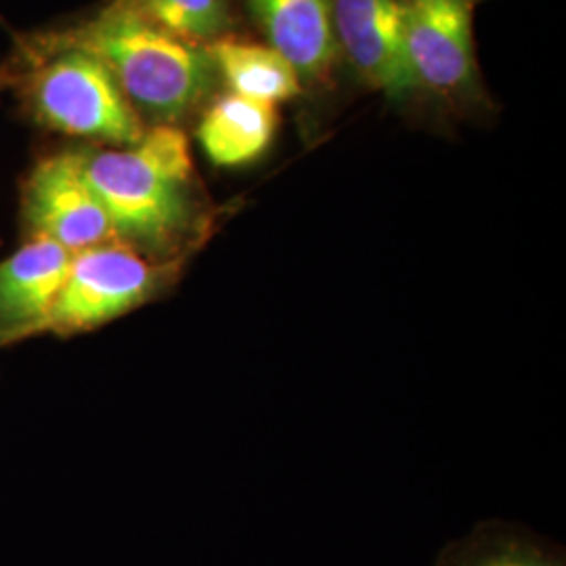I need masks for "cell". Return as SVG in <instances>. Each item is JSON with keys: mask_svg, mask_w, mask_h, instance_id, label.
Here are the masks:
<instances>
[{"mask_svg": "<svg viewBox=\"0 0 566 566\" xmlns=\"http://www.w3.org/2000/svg\"><path fill=\"white\" fill-rule=\"evenodd\" d=\"M20 221L25 240H49L72 254L116 240L81 147L49 151L32 164L21 181Z\"/></svg>", "mask_w": 566, "mask_h": 566, "instance_id": "obj_5", "label": "cell"}, {"mask_svg": "<svg viewBox=\"0 0 566 566\" xmlns=\"http://www.w3.org/2000/svg\"><path fill=\"white\" fill-rule=\"evenodd\" d=\"M102 61L142 120L172 124L193 112L210 93L214 61L208 46L181 41L109 0L93 18L41 30Z\"/></svg>", "mask_w": 566, "mask_h": 566, "instance_id": "obj_2", "label": "cell"}, {"mask_svg": "<svg viewBox=\"0 0 566 566\" xmlns=\"http://www.w3.org/2000/svg\"><path fill=\"white\" fill-rule=\"evenodd\" d=\"M11 84H13V70H11L9 61L4 60L0 63V99L4 93L11 91Z\"/></svg>", "mask_w": 566, "mask_h": 566, "instance_id": "obj_14", "label": "cell"}, {"mask_svg": "<svg viewBox=\"0 0 566 566\" xmlns=\"http://www.w3.org/2000/svg\"><path fill=\"white\" fill-rule=\"evenodd\" d=\"M434 566H566L563 549L526 528L485 523L449 544Z\"/></svg>", "mask_w": 566, "mask_h": 566, "instance_id": "obj_12", "label": "cell"}, {"mask_svg": "<svg viewBox=\"0 0 566 566\" xmlns=\"http://www.w3.org/2000/svg\"><path fill=\"white\" fill-rule=\"evenodd\" d=\"M334 32L365 81L390 97H403L420 82L405 46L399 0H334Z\"/></svg>", "mask_w": 566, "mask_h": 566, "instance_id": "obj_6", "label": "cell"}, {"mask_svg": "<svg viewBox=\"0 0 566 566\" xmlns=\"http://www.w3.org/2000/svg\"><path fill=\"white\" fill-rule=\"evenodd\" d=\"M177 271L179 261H151L118 240L82 250L72 256L42 334L76 336L116 322L156 298Z\"/></svg>", "mask_w": 566, "mask_h": 566, "instance_id": "obj_4", "label": "cell"}, {"mask_svg": "<svg viewBox=\"0 0 566 566\" xmlns=\"http://www.w3.org/2000/svg\"><path fill=\"white\" fill-rule=\"evenodd\" d=\"M81 154L116 240L151 261H179L202 221L193 160L181 128L147 126L133 145L81 147Z\"/></svg>", "mask_w": 566, "mask_h": 566, "instance_id": "obj_1", "label": "cell"}, {"mask_svg": "<svg viewBox=\"0 0 566 566\" xmlns=\"http://www.w3.org/2000/svg\"><path fill=\"white\" fill-rule=\"evenodd\" d=\"M277 112L273 103L229 93L212 103L198 124V142L217 166H240L259 158L273 139Z\"/></svg>", "mask_w": 566, "mask_h": 566, "instance_id": "obj_10", "label": "cell"}, {"mask_svg": "<svg viewBox=\"0 0 566 566\" xmlns=\"http://www.w3.org/2000/svg\"><path fill=\"white\" fill-rule=\"evenodd\" d=\"M72 256L57 243L32 238L0 261V346L41 336Z\"/></svg>", "mask_w": 566, "mask_h": 566, "instance_id": "obj_8", "label": "cell"}, {"mask_svg": "<svg viewBox=\"0 0 566 566\" xmlns=\"http://www.w3.org/2000/svg\"><path fill=\"white\" fill-rule=\"evenodd\" d=\"M156 28L200 44L217 42L229 28L227 0H114Z\"/></svg>", "mask_w": 566, "mask_h": 566, "instance_id": "obj_13", "label": "cell"}, {"mask_svg": "<svg viewBox=\"0 0 566 566\" xmlns=\"http://www.w3.org/2000/svg\"><path fill=\"white\" fill-rule=\"evenodd\" d=\"M13 39L7 57L13 70L11 93L25 120L44 133L97 147H122L142 139L145 122L102 61L46 39L41 30Z\"/></svg>", "mask_w": 566, "mask_h": 566, "instance_id": "obj_3", "label": "cell"}, {"mask_svg": "<svg viewBox=\"0 0 566 566\" xmlns=\"http://www.w3.org/2000/svg\"><path fill=\"white\" fill-rule=\"evenodd\" d=\"M271 49L298 76H319L332 65L336 34L329 0H248Z\"/></svg>", "mask_w": 566, "mask_h": 566, "instance_id": "obj_9", "label": "cell"}, {"mask_svg": "<svg viewBox=\"0 0 566 566\" xmlns=\"http://www.w3.org/2000/svg\"><path fill=\"white\" fill-rule=\"evenodd\" d=\"M405 46L418 82L455 91L472 76L474 0H399Z\"/></svg>", "mask_w": 566, "mask_h": 566, "instance_id": "obj_7", "label": "cell"}, {"mask_svg": "<svg viewBox=\"0 0 566 566\" xmlns=\"http://www.w3.org/2000/svg\"><path fill=\"white\" fill-rule=\"evenodd\" d=\"M208 53L235 95L275 105L301 93L298 72L271 46L219 39Z\"/></svg>", "mask_w": 566, "mask_h": 566, "instance_id": "obj_11", "label": "cell"}, {"mask_svg": "<svg viewBox=\"0 0 566 566\" xmlns=\"http://www.w3.org/2000/svg\"><path fill=\"white\" fill-rule=\"evenodd\" d=\"M0 23H2V25H4V20H2V15H0Z\"/></svg>", "mask_w": 566, "mask_h": 566, "instance_id": "obj_15", "label": "cell"}]
</instances>
